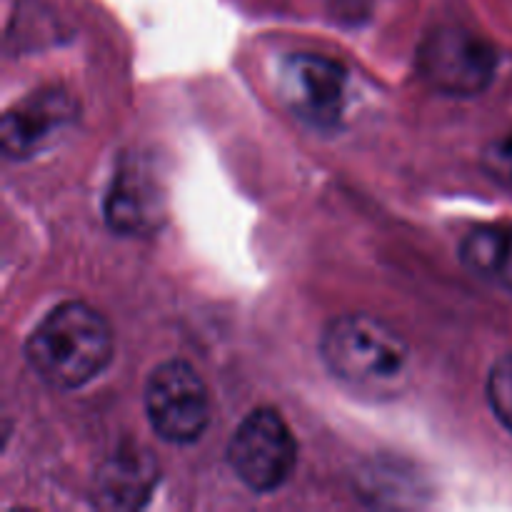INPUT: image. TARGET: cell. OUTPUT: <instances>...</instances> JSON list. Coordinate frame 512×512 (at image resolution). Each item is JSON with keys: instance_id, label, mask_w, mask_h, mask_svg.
Instances as JSON below:
<instances>
[{"instance_id": "obj_12", "label": "cell", "mask_w": 512, "mask_h": 512, "mask_svg": "<svg viewBox=\"0 0 512 512\" xmlns=\"http://www.w3.org/2000/svg\"><path fill=\"white\" fill-rule=\"evenodd\" d=\"M483 170L500 188L512 190V130L485 145Z\"/></svg>"}, {"instance_id": "obj_10", "label": "cell", "mask_w": 512, "mask_h": 512, "mask_svg": "<svg viewBox=\"0 0 512 512\" xmlns=\"http://www.w3.org/2000/svg\"><path fill=\"white\" fill-rule=\"evenodd\" d=\"M153 205V195L148 193V183L140 175V170H118L113 185H110L108 198H105L108 223L118 233L135 235L140 230L150 228L155 218Z\"/></svg>"}, {"instance_id": "obj_3", "label": "cell", "mask_w": 512, "mask_h": 512, "mask_svg": "<svg viewBox=\"0 0 512 512\" xmlns=\"http://www.w3.org/2000/svg\"><path fill=\"white\" fill-rule=\"evenodd\" d=\"M228 463L245 488L273 493L298 465V440L278 410L258 408L233 433Z\"/></svg>"}, {"instance_id": "obj_5", "label": "cell", "mask_w": 512, "mask_h": 512, "mask_svg": "<svg viewBox=\"0 0 512 512\" xmlns=\"http://www.w3.org/2000/svg\"><path fill=\"white\" fill-rule=\"evenodd\" d=\"M498 55L470 30L440 28L423 40L418 70L425 83L443 95L470 98L493 83Z\"/></svg>"}, {"instance_id": "obj_1", "label": "cell", "mask_w": 512, "mask_h": 512, "mask_svg": "<svg viewBox=\"0 0 512 512\" xmlns=\"http://www.w3.org/2000/svg\"><path fill=\"white\" fill-rule=\"evenodd\" d=\"M325 368L363 398H398L408 385L410 350L398 330L365 313L330 320L320 338Z\"/></svg>"}, {"instance_id": "obj_6", "label": "cell", "mask_w": 512, "mask_h": 512, "mask_svg": "<svg viewBox=\"0 0 512 512\" xmlns=\"http://www.w3.org/2000/svg\"><path fill=\"white\" fill-rule=\"evenodd\" d=\"M280 95L285 105L308 125L335 128L345 113L348 73L328 55H290L280 73Z\"/></svg>"}, {"instance_id": "obj_4", "label": "cell", "mask_w": 512, "mask_h": 512, "mask_svg": "<svg viewBox=\"0 0 512 512\" xmlns=\"http://www.w3.org/2000/svg\"><path fill=\"white\" fill-rule=\"evenodd\" d=\"M145 415L155 433L173 445L195 443L210 423V395L185 360H165L148 375Z\"/></svg>"}, {"instance_id": "obj_2", "label": "cell", "mask_w": 512, "mask_h": 512, "mask_svg": "<svg viewBox=\"0 0 512 512\" xmlns=\"http://www.w3.org/2000/svg\"><path fill=\"white\" fill-rule=\"evenodd\" d=\"M115 353L113 328L93 305L68 300L50 310L25 340V358L43 383L75 390L98 378Z\"/></svg>"}, {"instance_id": "obj_8", "label": "cell", "mask_w": 512, "mask_h": 512, "mask_svg": "<svg viewBox=\"0 0 512 512\" xmlns=\"http://www.w3.org/2000/svg\"><path fill=\"white\" fill-rule=\"evenodd\" d=\"M155 480L158 468L145 450L113 455L98 475V503L118 510L143 508L153 495Z\"/></svg>"}, {"instance_id": "obj_11", "label": "cell", "mask_w": 512, "mask_h": 512, "mask_svg": "<svg viewBox=\"0 0 512 512\" xmlns=\"http://www.w3.org/2000/svg\"><path fill=\"white\" fill-rule=\"evenodd\" d=\"M488 403L495 418L512 433V355H505L493 365L488 375Z\"/></svg>"}, {"instance_id": "obj_9", "label": "cell", "mask_w": 512, "mask_h": 512, "mask_svg": "<svg viewBox=\"0 0 512 512\" xmlns=\"http://www.w3.org/2000/svg\"><path fill=\"white\" fill-rule=\"evenodd\" d=\"M460 260L480 278L512 290V223L470 230L460 243Z\"/></svg>"}, {"instance_id": "obj_7", "label": "cell", "mask_w": 512, "mask_h": 512, "mask_svg": "<svg viewBox=\"0 0 512 512\" xmlns=\"http://www.w3.org/2000/svg\"><path fill=\"white\" fill-rule=\"evenodd\" d=\"M78 118V103L63 88H43L3 115V150L8 158H30L60 138Z\"/></svg>"}]
</instances>
